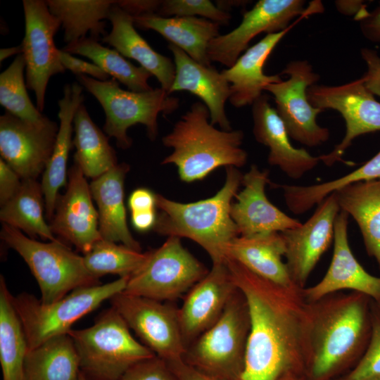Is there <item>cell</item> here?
I'll list each match as a JSON object with an SVG mask.
<instances>
[{"instance_id":"30","label":"cell","mask_w":380,"mask_h":380,"mask_svg":"<svg viewBox=\"0 0 380 380\" xmlns=\"http://www.w3.org/2000/svg\"><path fill=\"white\" fill-rule=\"evenodd\" d=\"M334 193L340 210L357 222L366 251L380 270V179L350 184Z\"/></svg>"},{"instance_id":"28","label":"cell","mask_w":380,"mask_h":380,"mask_svg":"<svg viewBox=\"0 0 380 380\" xmlns=\"http://www.w3.org/2000/svg\"><path fill=\"white\" fill-rule=\"evenodd\" d=\"M285 252L281 232H272L236 237L229 243L226 256L273 283L289 289H300L293 281L283 261Z\"/></svg>"},{"instance_id":"17","label":"cell","mask_w":380,"mask_h":380,"mask_svg":"<svg viewBox=\"0 0 380 380\" xmlns=\"http://www.w3.org/2000/svg\"><path fill=\"white\" fill-rule=\"evenodd\" d=\"M340 211L333 192L317 205L306 222L281 232L286 247V264L299 288L305 287L311 272L334 241L335 221Z\"/></svg>"},{"instance_id":"35","label":"cell","mask_w":380,"mask_h":380,"mask_svg":"<svg viewBox=\"0 0 380 380\" xmlns=\"http://www.w3.org/2000/svg\"><path fill=\"white\" fill-rule=\"evenodd\" d=\"M28 345L4 277L0 276V363L3 380H23Z\"/></svg>"},{"instance_id":"18","label":"cell","mask_w":380,"mask_h":380,"mask_svg":"<svg viewBox=\"0 0 380 380\" xmlns=\"http://www.w3.org/2000/svg\"><path fill=\"white\" fill-rule=\"evenodd\" d=\"M65 192L58 195L50 228L53 234L73 244L84 254L102 239L99 215L85 176L75 163L70 170Z\"/></svg>"},{"instance_id":"5","label":"cell","mask_w":380,"mask_h":380,"mask_svg":"<svg viewBox=\"0 0 380 380\" xmlns=\"http://www.w3.org/2000/svg\"><path fill=\"white\" fill-rule=\"evenodd\" d=\"M68 334L78 353L80 370L89 380H118L133 365L156 355L132 336L112 306L103 311L91 327L71 329Z\"/></svg>"},{"instance_id":"33","label":"cell","mask_w":380,"mask_h":380,"mask_svg":"<svg viewBox=\"0 0 380 380\" xmlns=\"http://www.w3.org/2000/svg\"><path fill=\"white\" fill-rule=\"evenodd\" d=\"M76 163L85 177L96 179L118 164L116 153L108 137L91 120L82 103L73 120Z\"/></svg>"},{"instance_id":"10","label":"cell","mask_w":380,"mask_h":380,"mask_svg":"<svg viewBox=\"0 0 380 380\" xmlns=\"http://www.w3.org/2000/svg\"><path fill=\"white\" fill-rule=\"evenodd\" d=\"M147 253L145 261L129 277L123 292L172 302L186 294L209 271L177 236H169L162 246Z\"/></svg>"},{"instance_id":"47","label":"cell","mask_w":380,"mask_h":380,"mask_svg":"<svg viewBox=\"0 0 380 380\" xmlns=\"http://www.w3.org/2000/svg\"><path fill=\"white\" fill-rule=\"evenodd\" d=\"M161 1L158 0H120L117 1V4L124 11L134 17L146 13H156Z\"/></svg>"},{"instance_id":"32","label":"cell","mask_w":380,"mask_h":380,"mask_svg":"<svg viewBox=\"0 0 380 380\" xmlns=\"http://www.w3.org/2000/svg\"><path fill=\"white\" fill-rule=\"evenodd\" d=\"M50 12L61 23L66 44L89 37L96 40L107 34L106 22L115 0H46Z\"/></svg>"},{"instance_id":"16","label":"cell","mask_w":380,"mask_h":380,"mask_svg":"<svg viewBox=\"0 0 380 380\" xmlns=\"http://www.w3.org/2000/svg\"><path fill=\"white\" fill-rule=\"evenodd\" d=\"M58 127L48 117L34 123L6 111L0 117L1 158L22 179H37L51 158Z\"/></svg>"},{"instance_id":"3","label":"cell","mask_w":380,"mask_h":380,"mask_svg":"<svg viewBox=\"0 0 380 380\" xmlns=\"http://www.w3.org/2000/svg\"><path fill=\"white\" fill-rule=\"evenodd\" d=\"M224 186L213 196L191 203H179L156 194L160 210L153 229L160 235L188 238L200 245L213 264L225 262L231 241L239 236L230 215L232 201L242 184L235 167H226Z\"/></svg>"},{"instance_id":"27","label":"cell","mask_w":380,"mask_h":380,"mask_svg":"<svg viewBox=\"0 0 380 380\" xmlns=\"http://www.w3.org/2000/svg\"><path fill=\"white\" fill-rule=\"evenodd\" d=\"M129 165L117 164L90 184L98 207L99 229L102 239L141 251L139 243L129 230L124 204V181Z\"/></svg>"},{"instance_id":"12","label":"cell","mask_w":380,"mask_h":380,"mask_svg":"<svg viewBox=\"0 0 380 380\" xmlns=\"http://www.w3.org/2000/svg\"><path fill=\"white\" fill-rule=\"evenodd\" d=\"M307 96L313 107L336 110L346 122L342 141L330 153L319 156L320 161L327 166L342 161L345 151L356 137L380 130V103L362 78L339 86L313 84L308 88Z\"/></svg>"},{"instance_id":"51","label":"cell","mask_w":380,"mask_h":380,"mask_svg":"<svg viewBox=\"0 0 380 380\" xmlns=\"http://www.w3.org/2000/svg\"><path fill=\"white\" fill-rule=\"evenodd\" d=\"M363 2L362 1H337L336 5L341 13L347 15L355 14V20L360 21L369 13Z\"/></svg>"},{"instance_id":"7","label":"cell","mask_w":380,"mask_h":380,"mask_svg":"<svg viewBox=\"0 0 380 380\" xmlns=\"http://www.w3.org/2000/svg\"><path fill=\"white\" fill-rule=\"evenodd\" d=\"M82 87L94 96L105 113L104 132L116 139L117 146L127 149L132 139L127 130L136 124L145 125L151 140L158 135V116L170 114L179 105L177 97L172 96L162 88L144 92H134L121 89L114 78L101 81L84 75L76 76Z\"/></svg>"},{"instance_id":"49","label":"cell","mask_w":380,"mask_h":380,"mask_svg":"<svg viewBox=\"0 0 380 380\" xmlns=\"http://www.w3.org/2000/svg\"><path fill=\"white\" fill-rule=\"evenodd\" d=\"M360 27L366 39L374 43H380V4L360 20Z\"/></svg>"},{"instance_id":"2","label":"cell","mask_w":380,"mask_h":380,"mask_svg":"<svg viewBox=\"0 0 380 380\" xmlns=\"http://www.w3.org/2000/svg\"><path fill=\"white\" fill-rule=\"evenodd\" d=\"M372 300L362 293L339 291L310 303L306 380H331L348 365L357 363L371 336Z\"/></svg>"},{"instance_id":"45","label":"cell","mask_w":380,"mask_h":380,"mask_svg":"<svg viewBox=\"0 0 380 380\" xmlns=\"http://www.w3.org/2000/svg\"><path fill=\"white\" fill-rule=\"evenodd\" d=\"M20 177L3 160L0 159V205L6 204L19 190Z\"/></svg>"},{"instance_id":"29","label":"cell","mask_w":380,"mask_h":380,"mask_svg":"<svg viewBox=\"0 0 380 380\" xmlns=\"http://www.w3.org/2000/svg\"><path fill=\"white\" fill-rule=\"evenodd\" d=\"M135 27L153 30L170 44L183 50L192 59L211 66L207 51L210 42L220 35V25L198 17H163L146 13L132 17Z\"/></svg>"},{"instance_id":"25","label":"cell","mask_w":380,"mask_h":380,"mask_svg":"<svg viewBox=\"0 0 380 380\" xmlns=\"http://www.w3.org/2000/svg\"><path fill=\"white\" fill-rule=\"evenodd\" d=\"M107 20L111 23L112 29L101 41L124 57L137 61L156 77L160 88L170 94L175 77V65L172 60L153 49L136 30L132 16L119 7L117 1Z\"/></svg>"},{"instance_id":"4","label":"cell","mask_w":380,"mask_h":380,"mask_svg":"<svg viewBox=\"0 0 380 380\" xmlns=\"http://www.w3.org/2000/svg\"><path fill=\"white\" fill-rule=\"evenodd\" d=\"M210 113L203 102L194 103L163 137L164 146L173 151L161 164H174L181 180L193 182L224 166L241 167L248 158L241 146V130H220L208 120Z\"/></svg>"},{"instance_id":"34","label":"cell","mask_w":380,"mask_h":380,"mask_svg":"<svg viewBox=\"0 0 380 380\" xmlns=\"http://www.w3.org/2000/svg\"><path fill=\"white\" fill-rule=\"evenodd\" d=\"M42 185L37 179H22L20 187L14 196L1 206L0 220L4 224L26 233L29 237H39L56 241L49 224L44 217L45 201Z\"/></svg>"},{"instance_id":"44","label":"cell","mask_w":380,"mask_h":380,"mask_svg":"<svg viewBox=\"0 0 380 380\" xmlns=\"http://www.w3.org/2000/svg\"><path fill=\"white\" fill-rule=\"evenodd\" d=\"M360 53L367 67L361 78L373 94L380 96V57L376 51L368 48L362 49Z\"/></svg>"},{"instance_id":"37","label":"cell","mask_w":380,"mask_h":380,"mask_svg":"<svg viewBox=\"0 0 380 380\" xmlns=\"http://www.w3.org/2000/svg\"><path fill=\"white\" fill-rule=\"evenodd\" d=\"M148 253H141L123 244L101 239L83 256L84 265L95 278L107 274L129 277L145 261Z\"/></svg>"},{"instance_id":"9","label":"cell","mask_w":380,"mask_h":380,"mask_svg":"<svg viewBox=\"0 0 380 380\" xmlns=\"http://www.w3.org/2000/svg\"><path fill=\"white\" fill-rule=\"evenodd\" d=\"M128 278L120 277L105 284L79 288L48 304L26 292L13 296V304L22 322L28 350L53 337L67 334L76 321L106 300L123 291Z\"/></svg>"},{"instance_id":"43","label":"cell","mask_w":380,"mask_h":380,"mask_svg":"<svg viewBox=\"0 0 380 380\" xmlns=\"http://www.w3.org/2000/svg\"><path fill=\"white\" fill-rule=\"evenodd\" d=\"M58 56L65 70L71 71L76 76L84 75L101 81L110 79L109 75L94 63L77 58L61 49L58 51Z\"/></svg>"},{"instance_id":"26","label":"cell","mask_w":380,"mask_h":380,"mask_svg":"<svg viewBox=\"0 0 380 380\" xmlns=\"http://www.w3.org/2000/svg\"><path fill=\"white\" fill-rule=\"evenodd\" d=\"M84 99L81 84L73 83L65 85L63 97L58 100V131L41 183L45 201L46 217L49 221L54 213L58 191L66 184L68 159L73 144V120Z\"/></svg>"},{"instance_id":"36","label":"cell","mask_w":380,"mask_h":380,"mask_svg":"<svg viewBox=\"0 0 380 380\" xmlns=\"http://www.w3.org/2000/svg\"><path fill=\"white\" fill-rule=\"evenodd\" d=\"M61 50L89 58L129 91L144 92L153 89L148 83V80L152 76L149 72L141 66L133 65L118 51L103 46L99 40L87 37L66 44Z\"/></svg>"},{"instance_id":"23","label":"cell","mask_w":380,"mask_h":380,"mask_svg":"<svg viewBox=\"0 0 380 380\" xmlns=\"http://www.w3.org/2000/svg\"><path fill=\"white\" fill-rule=\"evenodd\" d=\"M175 65V77L170 91H187L200 98L210 113V123L222 129L232 130L225 113V103L231 95L230 84L212 66H205L192 59L183 50L169 44Z\"/></svg>"},{"instance_id":"39","label":"cell","mask_w":380,"mask_h":380,"mask_svg":"<svg viewBox=\"0 0 380 380\" xmlns=\"http://www.w3.org/2000/svg\"><path fill=\"white\" fill-rule=\"evenodd\" d=\"M376 179H380V151L364 165L344 176L327 182L300 186L298 197L305 208H312L347 185Z\"/></svg>"},{"instance_id":"21","label":"cell","mask_w":380,"mask_h":380,"mask_svg":"<svg viewBox=\"0 0 380 380\" xmlns=\"http://www.w3.org/2000/svg\"><path fill=\"white\" fill-rule=\"evenodd\" d=\"M270 182L269 171L260 170L255 165L243 175V189L236 195V202L230 208L239 236L282 232L300 225L299 220L287 215L268 200L265 186Z\"/></svg>"},{"instance_id":"8","label":"cell","mask_w":380,"mask_h":380,"mask_svg":"<svg viewBox=\"0 0 380 380\" xmlns=\"http://www.w3.org/2000/svg\"><path fill=\"white\" fill-rule=\"evenodd\" d=\"M0 236L28 265L39 284L40 300L44 303L57 301L77 289L100 284L99 279L87 270L83 257L61 240L40 242L4 223Z\"/></svg>"},{"instance_id":"53","label":"cell","mask_w":380,"mask_h":380,"mask_svg":"<svg viewBox=\"0 0 380 380\" xmlns=\"http://www.w3.org/2000/svg\"><path fill=\"white\" fill-rule=\"evenodd\" d=\"M278 380H306V376L290 373L282 376Z\"/></svg>"},{"instance_id":"48","label":"cell","mask_w":380,"mask_h":380,"mask_svg":"<svg viewBox=\"0 0 380 380\" xmlns=\"http://www.w3.org/2000/svg\"><path fill=\"white\" fill-rule=\"evenodd\" d=\"M166 362L178 380H224L203 374L187 365L182 359Z\"/></svg>"},{"instance_id":"31","label":"cell","mask_w":380,"mask_h":380,"mask_svg":"<svg viewBox=\"0 0 380 380\" xmlns=\"http://www.w3.org/2000/svg\"><path fill=\"white\" fill-rule=\"evenodd\" d=\"M80 372L78 353L67 334L27 350L23 380H78Z\"/></svg>"},{"instance_id":"11","label":"cell","mask_w":380,"mask_h":380,"mask_svg":"<svg viewBox=\"0 0 380 380\" xmlns=\"http://www.w3.org/2000/svg\"><path fill=\"white\" fill-rule=\"evenodd\" d=\"M113 307L141 343L166 362L182 359L184 343L178 308L123 291L110 299Z\"/></svg>"},{"instance_id":"22","label":"cell","mask_w":380,"mask_h":380,"mask_svg":"<svg viewBox=\"0 0 380 380\" xmlns=\"http://www.w3.org/2000/svg\"><path fill=\"white\" fill-rule=\"evenodd\" d=\"M253 134L256 141L269 148L267 161L293 179H298L320 162L304 148L293 146L289 135L269 97L262 94L252 105Z\"/></svg>"},{"instance_id":"55","label":"cell","mask_w":380,"mask_h":380,"mask_svg":"<svg viewBox=\"0 0 380 380\" xmlns=\"http://www.w3.org/2000/svg\"><path fill=\"white\" fill-rule=\"evenodd\" d=\"M374 380H380V377H378V378H376V379H375Z\"/></svg>"},{"instance_id":"40","label":"cell","mask_w":380,"mask_h":380,"mask_svg":"<svg viewBox=\"0 0 380 380\" xmlns=\"http://www.w3.org/2000/svg\"><path fill=\"white\" fill-rule=\"evenodd\" d=\"M372 332L362 357L341 380H374L380 377V305L371 302Z\"/></svg>"},{"instance_id":"46","label":"cell","mask_w":380,"mask_h":380,"mask_svg":"<svg viewBox=\"0 0 380 380\" xmlns=\"http://www.w3.org/2000/svg\"><path fill=\"white\" fill-rule=\"evenodd\" d=\"M131 212L155 210L156 194L146 188H139L132 191L128 199Z\"/></svg>"},{"instance_id":"52","label":"cell","mask_w":380,"mask_h":380,"mask_svg":"<svg viewBox=\"0 0 380 380\" xmlns=\"http://www.w3.org/2000/svg\"><path fill=\"white\" fill-rule=\"evenodd\" d=\"M23 53V48L22 44L20 45L10 47V48H2L0 49V62L6 59L8 57H11L13 55H19Z\"/></svg>"},{"instance_id":"15","label":"cell","mask_w":380,"mask_h":380,"mask_svg":"<svg viewBox=\"0 0 380 380\" xmlns=\"http://www.w3.org/2000/svg\"><path fill=\"white\" fill-rule=\"evenodd\" d=\"M304 4L302 0L258 1L243 14L238 27L210 42L207 51L209 60L230 68L256 35L283 31L294 18L311 14L314 12L312 10H323L321 3H315L309 9H305Z\"/></svg>"},{"instance_id":"38","label":"cell","mask_w":380,"mask_h":380,"mask_svg":"<svg viewBox=\"0 0 380 380\" xmlns=\"http://www.w3.org/2000/svg\"><path fill=\"white\" fill-rule=\"evenodd\" d=\"M23 54L16 56L10 65L0 75V104L13 115L34 123L46 119L31 101L24 72Z\"/></svg>"},{"instance_id":"6","label":"cell","mask_w":380,"mask_h":380,"mask_svg":"<svg viewBox=\"0 0 380 380\" xmlns=\"http://www.w3.org/2000/svg\"><path fill=\"white\" fill-rule=\"evenodd\" d=\"M250 328L248 303L237 287L220 319L187 347L182 360L209 376L241 380Z\"/></svg>"},{"instance_id":"14","label":"cell","mask_w":380,"mask_h":380,"mask_svg":"<svg viewBox=\"0 0 380 380\" xmlns=\"http://www.w3.org/2000/svg\"><path fill=\"white\" fill-rule=\"evenodd\" d=\"M281 75L289 79L270 84L265 91L273 95L289 137L308 146L321 145L328 140L329 131L317 124V116L322 110L313 107L307 96L308 88L319 79V75L307 61L290 62Z\"/></svg>"},{"instance_id":"24","label":"cell","mask_w":380,"mask_h":380,"mask_svg":"<svg viewBox=\"0 0 380 380\" xmlns=\"http://www.w3.org/2000/svg\"><path fill=\"white\" fill-rule=\"evenodd\" d=\"M291 27L290 25L283 31L267 34L246 49L232 67L221 71L230 84L229 100L233 106L241 108L253 105L267 85L282 81L278 75H265L263 68L272 51Z\"/></svg>"},{"instance_id":"1","label":"cell","mask_w":380,"mask_h":380,"mask_svg":"<svg viewBox=\"0 0 380 380\" xmlns=\"http://www.w3.org/2000/svg\"><path fill=\"white\" fill-rule=\"evenodd\" d=\"M226 264L250 314L241 380H278L290 373L306 376L312 310L303 289L273 283L230 258Z\"/></svg>"},{"instance_id":"42","label":"cell","mask_w":380,"mask_h":380,"mask_svg":"<svg viewBox=\"0 0 380 380\" xmlns=\"http://www.w3.org/2000/svg\"><path fill=\"white\" fill-rule=\"evenodd\" d=\"M118 380H178L166 361L155 355L129 368Z\"/></svg>"},{"instance_id":"41","label":"cell","mask_w":380,"mask_h":380,"mask_svg":"<svg viewBox=\"0 0 380 380\" xmlns=\"http://www.w3.org/2000/svg\"><path fill=\"white\" fill-rule=\"evenodd\" d=\"M163 17H196L200 15L217 24L228 25L231 15L209 0H164L156 13Z\"/></svg>"},{"instance_id":"50","label":"cell","mask_w":380,"mask_h":380,"mask_svg":"<svg viewBox=\"0 0 380 380\" xmlns=\"http://www.w3.org/2000/svg\"><path fill=\"white\" fill-rule=\"evenodd\" d=\"M157 220L155 210L131 212V221L135 229L146 232L153 229Z\"/></svg>"},{"instance_id":"13","label":"cell","mask_w":380,"mask_h":380,"mask_svg":"<svg viewBox=\"0 0 380 380\" xmlns=\"http://www.w3.org/2000/svg\"><path fill=\"white\" fill-rule=\"evenodd\" d=\"M25 35L22 42L25 81L34 93L37 108L42 112L50 78L65 69L58 56L54 37L61 23L49 11L46 1L24 0Z\"/></svg>"},{"instance_id":"20","label":"cell","mask_w":380,"mask_h":380,"mask_svg":"<svg viewBox=\"0 0 380 380\" xmlns=\"http://www.w3.org/2000/svg\"><path fill=\"white\" fill-rule=\"evenodd\" d=\"M348 216L341 210L336 219L333 256L325 275L315 285L303 289L309 303L348 289L367 295L380 305V277L368 273L354 256L348 238Z\"/></svg>"},{"instance_id":"54","label":"cell","mask_w":380,"mask_h":380,"mask_svg":"<svg viewBox=\"0 0 380 380\" xmlns=\"http://www.w3.org/2000/svg\"><path fill=\"white\" fill-rule=\"evenodd\" d=\"M78 380H89L88 379L85 375L81 372L80 374V377Z\"/></svg>"},{"instance_id":"19","label":"cell","mask_w":380,"mask_h":380,"mask_svg":"<svg viewBox=\"0 0 380 380\" xmlns=\"http://www.w3.org/2000/svg\"><path fill=\"white\" fill-rule=\"evenodd\" d=\"M236 289L225 262L213 264L185 294L178 315L186 349L220 319Z\"/></svg>"}]
</instances>
